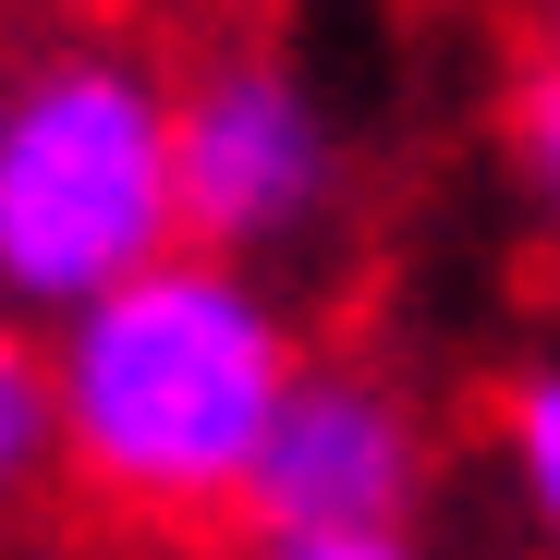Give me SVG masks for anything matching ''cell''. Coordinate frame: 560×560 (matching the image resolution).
Here are the masks:
<instances>
[{"instance_id":"1","label":"cell","mask_w":560,"mask_h":560,"mask_svg":"<svg viewBox=\"0 0 560 560\" xmlns=\"http://www.w3.org/2000/svg\"><path fill=\"white\" fill-rule=\"evenodd\" d=\"M171 85L183 49L147 25L61 37L0 122V268L13 293H110L171 232Z\"/></svg>"},{"instance_id":"2","label":"cell","mask_w":560,"mask_h":560,"mask_svg":"<svg viewBox=\"0 0 560 560\" xmlns=\"http://www.w3.org/2000/svg\"><path fill=\"white\" fill-rule=\"evenodd\" d=\"M305 98L280 85L256 37L232 49H183L171 85V220L196 244H256L280 208L305 196Z\"/></svg>"},{"instance_id":"3","label":"cell","mask_w":560,"mask_h":560,"mask_svg":"<svg viewBox=\"0 0 560 560\" xmlns=\"http://www.w3.org/2000/svg\"><path fill=\"white\" fill-rule=\"evenodd\" d=\"M402 415L365 378H305L280 390V427L256 451V536H365L402 512Z\"/></svg>"},{"instance_id":"4","label":"cell","mask_w":560,"mask_h":560,"mask_svg":"<svg viewBox=\"0 0 560 560\" xmlns=\"http://www.w3.org/2000/svg\"><path fill=\"white\" fill-rule=\"evenodd\" d=\"M49 451H61V390H49V365L0 329V512L49 476Z\"/></svg>"},{"instance_id":"5","label":"cell","mask_w":560,"mask_h":560,"mask_svg":"<svg viewBox=\"0 0 560 560\" xmlns=\"http://www.w3.org/2000/svg\"><path fill=\"white\" fill-rule=\"evenodd\" d=\"M512 439H524V476H536V500L560 524V378H524L512 390Z\"/></svg>"},{"instance_id":"6","label":"cell","mask_w":560,"mask_h":560,"mask_svg":"<svg viewBox=\"0 0 560 560\" xmlns=\"http://www.w3.org/2000/svg\"><path fill=\"white\" fill-rule=\"evenodd\" d=\"M256 560H402V548L365 524V536H256Z\"/></svg>"},{"instance_id":"7","label":"cell","mask_w":560,"mask_h":560,"mask_svg":"<svg viewBox=\"0 0 560 560\" xmlns=\"http://www.w3.org/2000/svg\"><path fill=\"white\" fill-rule=\"evenodd\" d=\"M524 147H536V171L560 183V61H548V73L524 85Z\"/></svg>"}]
</instances>
